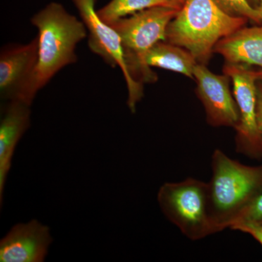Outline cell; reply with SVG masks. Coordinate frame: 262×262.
Masks as SVG:
<instances>
[{
    "label": "cell",
    "instance_id": "obj_1",
    "mask_svg": "<svg viewBox=\"0 0 262 262\" xmlns=\"http://www.w3.org/2000/svg\"><path fill=\"white\" fill-rule=\"evenodd\" d=\"M31 21L38 30V59L22 99L30 106L38 91L60 70L77 61L76 47L88 36L83 21L59 3H50Z\"/></svg>",
    "mask_w": 262,
    "mask_h": 262
},
{
    "label": "cell",
    "instance_id": "obj_2",
    "mask_svg": "<svg viewBox=\"0 0 262 262\" xmlns=\"http://www.w3.org/2000/svg\"><path fill=\"white\" fill-rule=\"evenodd\" d=\"M211 168L208 209L217 233L230 228L262 189V165L248 166L215 149Z\"/></svg>",
    "mask_w": 262,
    "mask_h": 262
},
{
    "label": "cell",
    "instance_id": "obj_3",
    "mask_svg": "<svg viewBox=\"0 0 262 262\" xmlns=\"http://www.w3.org/2000/svg\"><path fill=\"white\" fill-rule=\"evenodd\" d=\"M247 19L226 13L215 0H186L169 24L165 41L184 48L206 64L219 41L242 28Z\"/></svg>",
    "mask_w": 262,
    "mask_h": 262
},
{
    "label": "cell",
    "instance_id": "obj_4",
    "mask_svg": "<svg viewBox=\"0 0 262 262\" xmlns=\"http://www.w3.org/2000/svg\"><path fill=\"white\" fill-rule=\"evenodd\" d=\"M179 11L171 7H154L110 24L121 38L129 73L136 82H156L158 77L146 64V56L157 43L165 41L169 24Z\"/></svg>",
    "mask_w": 262,
    "mask_h": 262
},
{
    "label": "cell",
    "instance_id": "obj_5",
    "mask_svg": "<svg viewBox=\"0 0 262 262\" xmlns=\"http://www.w3.org/2000/svg\"><path fill=\"white\" fill-rule=\"evenodd\" d=\"M158 201L165 216L188 239L200 241L216 233L208 209V183L194 178L165 183Z\"/></svg>",
    "mask_w": 262,
    "mask_h": 262
},
{
    "label": "cell",
    "instance_id": "obj_6",
    "mask_svg": "<svg viewBox=\"0 0 262 262\" xmlns=\"http://www.w3.org/2000/svg\"><path fill=\"white\" fill-rule=\"evenodd\" d=\"M80 13L81 20L87 28L90 50L110 65L121 69L126 82L128 98L127 106L130 112H136L138 103L144 96V84L131 77L125 61L121 38L113 26L105 23L95 9L96 0H72Z\"/></svg>",
    "mask_w": 262,
    "mask_h": 262
},
{
    "label": "cell",
    "instance_id": "obj_7",
    "mask_svg": "<svg viewBox=\"0 0 262 262\" xmlns=\"http://www.w3.org/2000/svg\"><path fill=\"white\" fill-rule=\"evenodd\" d=\"M224 73L232 80L239 111V123L234 128L237 133L236 151L248 156H259L262 155V146L256 123V81L262 79V72L249 70L246 65L227 63Z\"/></svg>",
    "mask_w": 262,
    "mask_h": 262
},
{
    "label": "cell",
    "instance_id": "obj_8",
    "mask_svg": "<svg viewBox=\"0 0 262 262\" xmlns=\"http://www.w3.org/2000/svg\"><path fill=\"white\" fill-rule=\"evenodd\" d=\"M196 93L206 114V120L213 127H232L239 123L237 103L229 87V76L212 73L206 65L198 63L194 70Z\"/></svg>",
    "mask_w": 262,
    "mask_h": 262
},
{
    "label": "cell",
    "instance_id": "obj_9",
    "mask_svg": "<svg viewBox=\"0 0 262 262\" xmlns=\"http://www.w3.org/2000/svg\"><path fill=\"white\" fill-rule=\"evenodd\" d=\"M38 38L25 45H10L0 53V96L4 101L23 99L37 67Z\"/></svg>",
    "mask_w": 262,
    "mask_h": 262
},
{
    "label": "cell",
    "instance_id": "obj_10",
    "mask_svg": "<svg viewBox=\"0 0 262 262\" xmlns=\"http://www.w3.org/2000/svg\"><path fill=\"white\" fill-rule=\"evenodd\" d=\"M52 242L49 227L37 220L18 224L0 241V261H44Z\"/></svg>",
    "mask_w": 262,
    "mask_h": 262
},
{
    "label": "cell",
    "instance_id": "obj_11",
    "mask_svg": "<svg viewBox=\"0 0 262 262\" xmlns=\"http://www.w3.org/2000/svg\"><path fill=\"white\" fill-rule=\"evenodd\" d=\"M31 106L19 100L10 101L0 122V203L12 158L18 141L30 126Z\"/></svg>",
    "mask_w": 262,
    "mask_h": 262
},
{
    "label": "cell",
    "instance_id": "obj_12",
    "mask_svg": "<svg viewBox=\"0 0 262 262\" xmlns=\"http://www.w3.org/2000/svg\"><path fill=\"white\" fill-rule=\"evenodd\" d=\"M213 53L223 56L227 63L262 69V26L242 27L219 41Z\"/></svg>",
    "mask_w": 262,
    "mask_h": 262
},
{
    "label": "cell",
    "instance_id": "obj_13",
    "mask_svg": "<svg viewBox=\"0 0 262 262\" xmlns=\"http://www.w3.org/2000/svg\"><path fill=\"white\" fill-rule=\"evenodd\" d=\"M145 60L149 67L171 71L190 78L194 77V68L198 63L187 50L167 41H161L153 46Z\"/></svg>",
    "mask_w": 262,
    "mask_h": 262
},
{
    "label": "cell",
    "instance_id": "obj_14",
    "mask_svg": "<svg viewBox=\"0 0 262 262\" xmlns=\"http://www.w3.org/2000/svg\"><path fill=\"white\" fill-rule=\"evenodd\" d=\"M158 6L173 8L168 0H111L107 5L97 10V13L103 21L110 24L141 10Z\"/></svg>",
    "mask_w": 262,
    "mask_h": 262
},
{
    "label": "cell",
    "instance_id": "obj_15",
    "mask_svg": "<svg viewBox=\"0 0 262 262\" xmlns=\"http://www.w3.org/2000/svg\"><path fill=\"white\" fill-rule=\"evenodd\" d=\"M222 9L233 16L241 17L261 24L258 10L248 0H215Z\"/></svg>",
    "mask_w": 262,
    "mask_h": 262
},
{
    "label": "cell",
    "instance_id": "obj_16",
    "mask_svg": "<svg viewBox=\"0 0 262 262\" xmlns=\"http://www.w3.org/2000/svg\"><path fill=\"white\" fill-rule=\"evenodd\" d=\"M241 221L262 225V189L235 222Z\"/></svg>",
    "mask_w": 262,
    "mask_h": 262
},
{
    "label": "cell",
    "instance_id": "obj_17",
    "mask_svg": "<svg viewBox=\"0 0 262 262\" xmlns=\"http://www.w3.org/2000/svg\"><path fill=\"white\" fill-rule=\"evenodd\" d=\"M229 229L250 234L262 246V225L254 222L241 221L235 222Z\"/></svg>",
    "mask_w": 262,
    "mask_h": 262
},
{
    "label": "cell",
    "instance_id": "obj_18",
    "mask_svg": "<svg viewBox=\"0 0 262 262\" xmlns=\"http://www.w3.org/2000/svg\"><path fill=\"white\" fill-rule=\"evenodd\" d=\"M256 123L258 135L262 146V85L257 86V106H256Z\"/></svg>",
    "mask_w": 262,
    "mask_h": 262
},
{
    "label": "cell",
    "instance_id": "obj_19",
    "mask_svg": "<svg viewBox=\"0 0 262 262\" xmlns=\"http://www.w3.org/2000/svg\"><path fill=\"white\" fill-rule=\"evenodd\" d=\"M168 3L171 5L172 7L180 10L183 5L185 3L186 0H168Z\"/></svg>",
    "mask_w": 262,
    "mask_h": 262
},
{
    "label": "cell",
    "instance_id": "obj_20",
    "mask_svg": "<svg viewBox=\"0 0 262 262\" xmlns=\"http://www.w3.org/2000/svg\"><path fill=\"white\" fill-rule=\"evenodd\" d=\"M256 10H258V15H259L260 20L262 23V0H259L258 2V5Z\"/></svg>",
    "mask_w": 262,
    "mask_h": 262
},
{
    "label": "cell",
    "instance_id": "obj_21",
    "mask_svg": "<svg viewBox=\"0 0 262 262\" xmlns=\"http://www.w3.org/2000/svg\"><path fill=\"white\" fill-rule=\"evenodd\" d=\"M248 2H249L250 4L252 5L253 8H257L258 5V2H259V0H248Z\"/></svg>",
    "mask_w": 262,
    "mask_h": 262
}]
</instances>
